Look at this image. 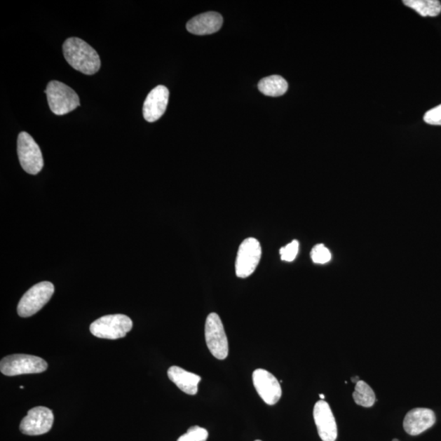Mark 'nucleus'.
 Masks as SVG:
<instances>
[{"instance_id": "nucleus-15", "label": "nucleus", "mask_w": 441, "mask_h": 441, "mask_svg": "<svg viewBox=\"0 0 441 441\" xmlns=\"http://www.w3.org/2000/svg\"><path fill=\"white\" fill-rule=\"evenodd\" d=\"M168 376L183 393L191 395L197 394L198 385L201 381V376L190 373V372L178 367V366H172L168 369Z\"/></svg>"}, {"instance_id": "nucleus-21", "label": "nucleus", "mask_w": 441, "mask_h": 441, "mask_svg": "<svg viewBox=\"0 0 441 441\" xmlns=\"http://www.w3.org/2000/svg\"><path fill=\"white\" fill-rule=\"evenodd\" d=\"M299 243L297 240H293L290 244L282 247L280 250L281 259L285 262H293L299 254Z\"/></svg>"}, {"instance_id": "nucleus-4", "label": "nucleus", "mask_w": 441, "mask_h": 441, "mask_svg": "<svg viewBox=\"0 0 441 441\" xmlns=\"http://www.w3.org/2000/svg\"><path fill=\"white\" fill-rule=\"evenodd\" d=\"M48 369L46 360L37 356L15 354L6 356L0 362V370L6 376L41 374Z\"/></svg>"}, {"instance_id": "nucleus-8", "label": "nucleus", "mask_w": 441, "mask_h": 441, "mask_svg": "<svg viewBox=\"0 0 441 441\" xmlns=\"http://www.w3.org/2000/svg\"><path fill=\"white\" fill-rule=\"evenodd\" d=\"M262 256V247L255 238H247L238 250L236 274L239 278H247L255 271Z\"/></svg>"}, {"instance_id": "nucleus-19", "label": "nucleus", "mask_w": 441, "mask_h": 441, "mask_svg": "<svg viewBox=\"0 0 441 441\" xmlns=\"http://www.w3.org/2000/svg\"><path fill=\"white\" fill-rule=\"evenodd\" d=\"M209 437V433L205 428L194 426L187 430L186 434L181 435L177 441H206Z\"/></svg>"}, {"instance_id": "nucleus-13", "label": "nucleus", "mask_w": 441, "mask_h": 441, "mask_svg": "<svg viewBox=\"0 0 441 441\" xmlns=\"http://www.w3.org/2000/svg\"><path fill=\"white\" fill-rule=\"evenodd\" d=\"M437 418L432 409L417 408L410 410L404 419V429L410 435H418L432 428Z\"/></svg>"}, {"instance_id": "nucleus-26", "label": "nucleus", "mask_w": 441, "mask_h": 441, "mask_svg": "<svg viewBox=\"0 0 441 441\" xmlns=\"http://www.w3.org/2000/svg\"><path fill=\"white\" fill-rule=\"evenodd\" d=\"M393 441H400V440L398 439H394Z\"/></svg>"}, {"instance_id": "nucleus-7", "label": "nucleus", "mask_w": 441, "mask_h": 441, "mask_svg": "<svg viewBox=\"0 0 441 441\" xmlns=\"http://www.w3.org/2000/svg\"><path fill=\"white\" fill-rule=\"evenodd\" d=\"M18 154L21 166L27 173L36 175L42 170L43 160L41 148L26 132H22L18 135Z\"/></svg>"}, {"instance_id": "nucleus-17", "label": "nucleus", "mask_w": 441, "mask_h": 441, "mask_svg": "<svg viewBox=\"0 0 441 441\" xmlns=\"http://www.w3.org/2000/svg\"><path fill=\"white\" fill-rule=\"evenodd\" d=\"M403 3L422 17H437L441 12V4L437 0H405Z\"/></svg>"}, {"instance_id": "nucleus-11", "label": "nucleus", "mask_w": 441, "mask_h": 441, "mask_svg": "<svg viewBox=\"0 0 441 441\" xmlns=\"http://www.w3.org/2000/svg\"><path fill=\"white\" fill-rule=\"evenodd\" d=\"M315 423L320 437L323 441H335L338 437V427L328 403L320 400L313 410Z\"/></svg>"}, {"instance_id": "nucleus-5", "label": "nucleus", "mask_w": 441, "mask_h": 441, "mask_svg": "<svg viewBox=\"0 0 441 441\" xmlns=\"http://www.w3.org/2000/svg\"><path fill=\"white\" fill-rule=\"evenodd\" d=\"M54 293V285L51 282H41L29 289L20 300L18 313L23 318L36 314L46 306Z\"/></svg>"}, {"instance_id": "nucleus-18", "label": "nucleus", "mask_w": 441, "mask_h": 441, "mask_svg": "<svg viewBox=\"0 0 441 441\" xmlns=\"http://www.w3.org/2000/svg\"><path fill=\"white\" fill-rule=\"evenodd\" d=\"M353 398L356 404L366 408L372 407L376 400L373 389L362 380L356 384Z\"/></svg>"}, {"instance_id": "nucleus-27", "label": "nucleus", "mask_w": 441, "mask_h": 441, "mask_svg": "<svg viewBox=\"0 0 441 441\" xmlns=\"http://www.w3.org/2000/svg\"><path fill=\"white\" fill-rule=\"evenodd\" d=\"M255 441H262V440H255Z\"/></svg>"}, {"instance_id": "nucleus-3", "label": "nucleus", "mask_w": 441, "mask_h": 441, "mask_svg": "<svg viewBox=\"0 0 441 441\" xmlns=\"http://www.w3.org/2000/svg\"><path fill=\"white\" fill-rule=\"evenodd\" d=\"M132 329V320L122 314L102 316L90 325L93 335L99 339L111 340L125 338Z\"/></svg>"}, {"instance_id": "nucleus-22", "label": "nucleus", "mask_w": 441, "mask_h": 441, "mask_svg": "<svg viewBox=\"0 0 441 441\" xmlns=\"http://www.w3.org/2000/svg\"><path fill=\"white\" fill-rule=\"evenodd\" d=\"M423 120L428 125L441 126V105L435 107L426 113Z\"/></svg>"}, {"instance_id": "nucleus-1", "label": "nucleus", "mask_w": 441, "mask_h": 441, "mask_svg": "<svg viewBox=\"0 0 441 441\" xmlns=\"http://www.w3.org/2000/svg\"><path fill=\"white\" fill-rule=\"evenodd\" d=\"M62 49L64 57L74 70L92 76L101 67L100 57L95 49L81 39H67L63 43Z\"/></svg>"}, {"instance_id": "nucleus-10", "label": "nucleus", "mask_w": 441, "mask_h": 441, "mask_svg": "<svg viewBox=\"0 0 441 441\" xmlns=\"http://www.w3.org/2000/svg\"><path fill=\"white\" fill-rule=\"evenodd\" d=\"M252 381L257 394L269 405H274L280 400L282 389L279 381L270 372L257 369L252 374Z\"/></svg>"}, {"instance_id": "nucleus-12", "label": "nucleus", "mask_w": 441, "mask_h": 441, "mask_svg": "<svg viewBox=\"0 0 441 441\" xmlns=\"http://www.w3.org/2000/svg\"><path fill=\"white\" fill-rule=\"evenodd\" d=\"M170 97V91L163 86L153 88L148 94L143 105V116L147 121L153 123L161 118L165 114Z\"/></svg>"}, {"instance_id": "nucleus-24", "label": "nucleus", "mask_w": 441, "mask_h": 441, "mask_svg": "<svg viewBox=\"0 0 441 441\" xmlns=\"http://www.w3.org/2000/svg\"><path fill=\"white\" fill-rule=\"evenodd\" d=\"M320 398L322 400L325 399V395H323V394H320Z\"/></svg>"}, {"instance_id": "nucleus-14", "label": "nucleus", "mask_w": 441, "mask_h": 441, "mask_svg": "<svg viewBox=\"0 0 441 441\" xmlns=\"http://www.w3.org/2000/svg\"><path fill=\"white\" fill-rule=\"evenodd\" d=\"M222 15L215 12L205 13L196 16L186 23L187 31L197 34L205 36L219 31L222 26Z\"/></svg>"}, {"instance_id": "nucleus-6", "label": "nucleus", "mask_w": 441, "mask_h": 441, "mask_svg": "<svg viewBox=\"0 0 441 441\" xmlns=\"http://www.w3.org/2000/svg\"><path fill=\"white\" fill-rule=\"evenodd\" d=\"M205 341L208 348L215 358L225 360L229 353V346L222 320L217 313L208 316L205 322Z\"/></svg>"}, {"instance_id": "nucleus-20", "label": "nucleus", "mask_w": 441, "mask_h": 441, "mask_svg": "<svg viewBox=\"0 0 441 441\" xmlns=\"http://www.w3.org/2000/svg\"><path fill=\"white\" fill-rule=\"evenodd\" d=\"M311 257L314 264H325L331 260V252L324 245H316L311 251Z\"/></svg>"}, {"instance_id": "nucleus-2", "label": "nucleus", "mask_w": 441, "mask_h": 441, "mask_svg": "<svg viewBox=\"0 0 441 441\" xmlns=\"http://www.w3.org/2000/svg\"><path fill=\"white\" fill-rule=\"evenodd\" d=\"M44 93L47 95L49 108L57 116L67 115L81 105L77 93L62 82H49Z\"/></svg>"}, {"instance_id": "nucleus-23", "label": "nucleus", "mask_w": 441, "mask_h": 441, "mask_svg": "<svg viewBox=\"0 0 441 441\" xmlns=\"http://www.w3.org/2000/svg\"><path fill=\"white\" fill-rule=\"evenodd\" d=\"M351 381H353V383L355 384H358V381H360V378L358 376H354V378L351 379Z\"/></svg>"}, {"instance_id": "nucleus-16", "label": "nucleus", "mask_w": 441, "mask_h": 441, "mask_svg": "<svg viewBox=\"0 0 441 441\" xmlns=\"http://www.w3.org/2000/svg\"><path fill=\"white\" fill-rule=\"evenodd\" d=\"M257 87L266 96L280 97L288 91L289 84L283 77L275 74L261 79Z\"/></svg>"}, {"instance_id": "nucleus-9", "label": "nucleus", "mask_w": 441, "mask_h": 441, "mask_svg": "<svg viewBox=\"0 0 441 441\" xmlns=\"http://www.w3.org/2000/svg\"><path fill=\"white\" fill-rule=\"evenodd\" d=\"M53 421V411L39 406L28 411L27 415L23 418L20 424V430L27 435L46 434L51 430Z\"/></svg>"}, {"instance_id": "nucleus-25", "label": "nucleus", "mask_w": 441, "mask_h": 441, "mask_svg": "<svg viewBox=\"0 0 441 441\" xmlns=\"http://www.w3.org/2000/svg\"><path fill=\"white\" fill-rule=\"evenodd\" d=\"M20 388L24 389V386H20Z\"/></svg>"}]
</instances>
